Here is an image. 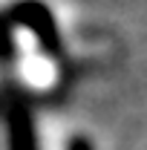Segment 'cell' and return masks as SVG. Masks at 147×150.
Wrapping results in <instances>:
<instances>
[{
    "mask_svg": "<svg viewBox=\"0 0 147 150\" xmlns=\"http://www.w3.org/2000/svg\"><path fill=\"white\" fill-rule=\"evenodd\" d=\"M6 20H12V23H20V26L32 29V32L37 35V40L43 43L46 52L55 55L58 49H61V35H58L55 18H52V12H49L43 3H37V0L18 3V6L9 12V18H6Z\"/></svg>",
    "mask_w": 147,
    "mask_h": 150,
    "instance_id": "6da1fadb",
    "label": "cell"
},
{
    "mask_svg": "<svg viewBox=\"0 0 147 150\" xmlns=\"http://www.w3.org/2000/svg\"><path fill=\"white\" fill-rule=\"evenodd\" d=\"M9 150H37L35 121L20 98H15L9 107Z\"/></svg>",
    "mask_w": 147,
    "mask_h": 150,
    "instance_id": "7a4b0ae2",
    "label": "cell"
},
{
    "mask_svg": "<svg viewBox=\"0 0 147 150\" xmlns=\"http://www.w3.org/2000/svg\"><path fill=\"white\" fill-rule=\"evenodd\" d=\"M69 150H92V142L84 139V136H75L72 142H69Z\"/></svg>",
    "mask_w": 147,
    "mask_h": 150,
    "instance_id": "3957f363",
    "label": "cell"
}]
</instances>
